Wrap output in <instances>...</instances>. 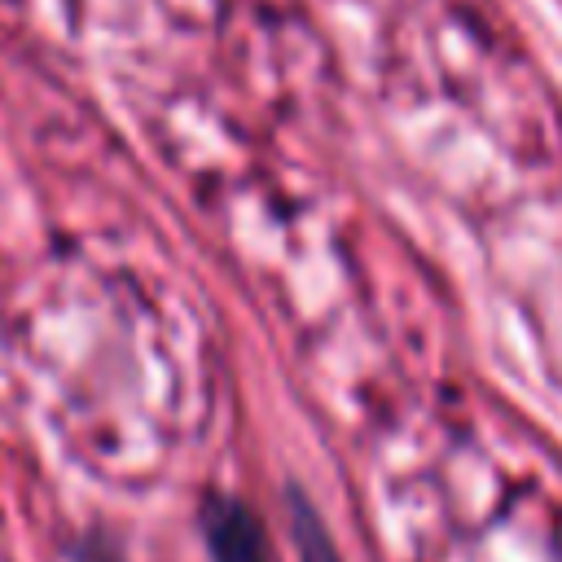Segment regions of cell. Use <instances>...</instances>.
Returning <instances> with one entry per match:
<instances>
[{
	"mask_svg": "<svg viewBox=\"0 0 562 562\" xmlns=\"http://www.w3.org/2000/svg\"><path fill=\"white\" fill-rule=\"evenodd\" d=\"M202 536H206L211 562H268L263 522L237 496H206L202 501Z\"/></svg>",
	"mask_w": 562,
	"mask_h": 562,
	"instance_id": "obj_1",
	"label": "cell"
},
{
	"mask_svg": "<svg viewBox=\"0 0 562 562\" xmlns=\"http://www.w3.org/2000/svg\"><path fill=\"white\" fill-rule=\"evenodd\" d=\"M290 509H294V544H299V558L303 562H338V549L329 544L321 518L312 514V505L303 496H290Z\"/></svg>",
	"mask_w": 562,
	"mask_h": 562,
	"instance_id": "obj_2",
	"label": "cell"
}]
</instances>
